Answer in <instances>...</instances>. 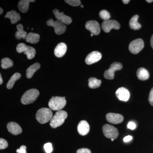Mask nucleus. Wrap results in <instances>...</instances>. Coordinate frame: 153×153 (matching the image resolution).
Masks as SVG:
<instances>
[{"mask_svg": "<svg viewBox=\"0 0 153 153\" xmlns=\"http://www.w3.org/2000/svg\"><path fill=\"white\" fill-rule=\"evenodd\" d=\"M66 3L73 7H77L81 4V1L79 0H67L65 1Z\"/></svg>", "mask_w": 153, "mask_h": 153, "instance_id": "c756f323", "label": "nucleus"}, {"mask_svg": "<svg viewBox=\"0 0 153 153\" xmlns=\"http://www.w3.org/2000/svg\"><path fill=\"white\" fill-rule=\"evenodd\" d=\"M21 77V74L19 73H15L9 80V82L7 84V87L8 89H11L13 87L15 82L17 80Z\"/></svg>", "mask_w": 153, "mask_h": 153, "instance_id": "a878e982", "label": "nucleus"}, {"mask_svg": "<svg viewBox=\"0 0 153 153\" xmlns=\"http://www.w3.org/2000/svg\"><path fill=\"white\" fill-rule=\"evenodd\" d=\"M17 52L19 53L25 52L27 55L28 59H32L34 58L36 54V51L33 47L27 46L26 44L21 43L17 45L16 47Z\"/></svg>", "mask_w": 153, "mask_h": 153, "instance_id": "39448f33", "label": "nucleus"}, {"mask_svg": "<svg viewBox=\"0 0 153 153\" xmlns=\"http://www.w3.org/2000/svg\"><path fill=\"white\" fill-rule=\"evenodd\" d=\"M111 141H113L114 140V139H111Z\"/></svg>", "mask_w": 153, "mask_h": 153, "instance_id": "c03bdc74", "label": "nucleus"}, {"mask_svg": "<svg viewBox=\"0 0 153 153\" xmlns=\"http://www.w3.org/2000/svg\"><path fill=\"white\" fill-rule=\"evenodd\" d=\"M26 150H27V147L23 145L21 146L20 149L17 150L16 152L18 153H27Z\"/></svg>", "mask_w": 153, "mask_h": 153, "instance_id": "72a5a7b5", "label": "nucleus"}, {"mask_svg": "<svg viewBox=\"0 0 153 153\" xmlns=\"http://www.w3.org/2000/svg\"><path fill=\"white\" fill-rule=\"evenodd\" d=\"M116 94L119 100L121 101H128L130 97V93L125 88L121 87L116 91Z\"/></svg>", "mask_w": 153, "mask_h": 153, "instance_id": "2eb2a0df", "label": "nucleus"}, {"mask_svg": "<svg viewBox=\"0 0 153 153\" xmlns=\"http://www.w3.org/2000/svg\"><path fill=\"white\" fill-rule=\"evenodd\" d=\"M99 15L100 18L104 20V21L109 20L111 17L109 13L105 10H102L100 11Z\"/></svg>", "mask_w": 153, "mask_h": 153, "instance_id": "c85d7f7f", "label": "nucleus"}, {"mask_svg": "<svg viewBox=\"0 0 153 153\" xmlns=\"http://www.w3.org/2000/svg\"><path fill=\"white\" fill-rule=\"evenodd\" d=\"M66 104L65 97H52L49 102V108L53 111H59L63 109Z\"/></svg>", "mask_w": 153, "mask_h": 153, "instance_id": "7ed1b4c3", "label": "nucleus"}, {"mask_svg": "<svg viewBox=\"0 0 153 153\" xmlns=\"http://www.w3.org/2000/svg\"><path fill=\"white\" fill-rule=\"evenodd\" d=\"M122 1L123 2L124 4H127L130 1L129 0H123V1Z\"/></svg>", "mask_w": 153, "mask_h": 153, "instance_id": "58836bf2", "label": "nucleus"}, {"mask_svg": "<svg viewBox=\"0 0 153 153\" xmlns=\"http://www.w3.org/2000/svg\"><path fill=\"white\" fill-rule=\"evenodd\" d=\"M90 130V126L87 121L82 120L80 121L77 126V131L79 134L85 136L87 134Z\"/></svg>", "mask_w": 153, "mask_h": 153, "instance_id": "dca6fc26", "label": "nucleus"}, {"mask_svg": "<svg viewBox=\"0 0 153 153\" xmlns=\"http://www.w3.org/2000/svg\"><path fill=\"white\" fill-rule=\"evenodd\" d=\"M67 112L65 111H57L50 121V126L53 128H55L62 125L67 117Z\"/></svg>", "mask_w": 153, "mask_h": 153, "instance_id": "f03ea898", "label": "nucleus"}, {"mask_svg": "<svg viewBox=\"0 0 153 153\" xmlns=\"http://www.w3.org/2000/svg\"><path fill=\"white\" fill-rule=\"evenodd\" d=\"M44 149L45 152L47 153H51L53 151L52 144L51 143H48L44 145Z\"/></svg>", "mask_w": 153, "mask_h": 153, "instance_id": "7c9ffc66", "label": "nucleus"}, {"mask_svg": "<svg viewBox=\"0 0 153 153\" xmlns=\"http://www.w3.org/2000/svg\"><path fill=\"white\" fill-rule=\"evenodd\" d=\"M138 15H135L130 20L129 26L131 29L134 30H138L141 27V26L138 22Z\"/></svg>", "mask_w": 153, "mask_h": 153, "instance_id": "b1692460", "label": "nucleus"}, {"mask_svg": "<svg viewBox=\"0 0 153 153\" xmlns=\"http://www.w3.org/2000/svg\"><path fill=\"white\" fill-rule=\"evenodd\" d=\"M7 128L8 131L11 134L15 135L20 134L22 132V129L20 125L14 122H11L8 123L7 125Z\"/></svg>", "mask_w": 153, "mask_h": 153, "instance_id": "f3484780", "label": "nucleus"}, {"mask_svg": "<svg viewBox=\"0 0 153 153\" xmlns=\"http://www.w3.org/2000/svg\"><path fill=\"white\" fill-rule=\"evenodd\" d=\"M85 27L86 29L89 30L93 35L97 36L100 33V26L98 22L96 21H88L86 22Z\"/></svg>", "mask_w": 153, "mask_h": 153, "instance_id": "9b49d317", "label": "nucleus"}, {"mask_svg": "<svg viewBox=\"0 0 153 153\" xmlns=\"http://www.w3.org/2000/svg\"><path fill=\"white\" fill-rule=\"evenodd\" d=\"M149 101L150 104L153 106V87L151 89L149 96Z\"/></svg>", "mask_w": 153, "mask_h": 153, "instance_id": "f704fd0d", "label": "nucleus"}, {"mask_svg": "<svg viewBox=\"0 0 153 153\" xmlns=\"http://www.w3.org/2000/svg\"><path fill=\"white\" fill-rule=\"evenodd\" d=\"M102 131L105 136L108 138L116 139L119 136V132L117 128L113 126L105 124L102 127Z\"/></svg>", "mask_w": 153, "mask_h": 153, "instance_id": "0eeeda50", "label": "nucleus"}, {"mask_svg": "<svg viewBox=\"0 0 153 153\" xmlns=\"http://www.w3.org/2000/svg\"><path fill=\"white\" fill-rule=\"evenodd\" d=\"M76 153H91V151L87 148L79 149L76 151Z\"/></svg>", "mask_w": 153, "mask_h": 153, "instance_id": "473e14b6", "label": "nucleus"}, {"mask_svg": "<svg viewBox=\"0 0 153 153\" xmlns=\"http://www.w3.org/2000/svg\"><path fill=\"white\" fill-rule=\"evenodd\" d=\"M8 146V144L6 140L2 138L0 139V149L1 150L6 149Z\"/></svg>", "mask_w": 153, "mask_h": 153, "instance_id": "2f4dec72", "label": "nucleus"}, {"mask_svg": "<svg viewBox=\"0 0 153 153\" xmlns=\"http://www.w3.org/2000/svg\"><path fill=\"white\" fill-rule=\"evenodd\" d=\"M80 7H81V8H83V6L82 5H80Z\"/></svg>", "mask_w": 153, "mask_h": 153, "instance_id": "37998d69", "label": "nucleus"}, {"mask_svg": "<svg viewBox=\"0 0 153 153\" xmlns=\"http://www.w3.org/2000/svg\"><path fill=\"white\" fill-rule=\"evenodd\" d=\"M120 27L119 23L115 20L105 21L102 24V28L105 33H109L110 30L113 29L119 30Z\"/></svg>", "mask_w": 153, "mask_h": 153, "instance_id": "9d476101", "label": "nucleus"}, {"mask_svg": "<svg viewBox=\"0 0 153 153\" xmlns=\"http://www.w3.org/2000/svg\"><path fill=\"white\" fill-rule=\"evenodd\" d=\"M67 51V46L65 43H60L55 47L54 53L57 57H63L66 54Z\"/></svg>", "mask_w": 153, "mask_h": 153, "instance_id": "a211bd4d", "label": "nucleus"}, {"mask_svg": "<svg viewBox=\"0 0 153 153\" xmlns=\"http://www.w3.org/2000/svg\"><path fill=\"white\" fill-rule=\"evenodd\" d=\"M5 18L10 19L11 23L13 24H16L21 20V16L19 14L14 10L8 12L6 13Z\"/></svg>", "mask_w": 153, "mask_h": 153, "instance_id": "6ab92c4d", "label": "nucleus"}, {"mask_svg": "<svg viewBox=\"0 0 153 153\" xmlns=\"http://www.w3.org/2000/svg\"><path fill=\"white\" fill-rule=\"evenodd\" d=\"M93 36V34H91V36Z\"/></svg>", "mask_w": 153, "mask_h": 153, "instance_id": "a18cd8bd", "label": "nucleus"}, {"mask_svg": "<svg viewBox=\"0 0 153 153\" xmlns=\"http://www.w3.org/2000/svg\"><path fill=\"white\" fill-rule=\"evenodd\" d=\"M3 82L2 78L1 75V74H0V84H1H1H2Z\"/></svg>", "mask_w": 153, "mask_h": 153, "instance_id": "ea45409f", "label": "nucleus"}, {"mask_svg": "<svg viewBox=\"0 0 153 153\" xmlns=\"http://www.w3.org/2000/svg\"><path fill=\"white\" fill-rule=\"evenodd\" d=\"M0 10H1V12H0V14H1H1L3 13V9L1 8H0Z\"/></svg>", "mask_w": 153, "mask_h": 153, "instance_id": "79ce46f5", "label": "nucleus"}, {"mask_svg": "<svg viewBox=\"0 0 153 153\" xmlns=\"http://www.w3.org/2000/svg\"><path fill=\"white\" fill-rule=\"evenodd\" d=\"M53 114L51 109L43 108L38 110L36 114V119L41 124H44L51 121Z\"/></svg>", "mask_w": 153, "mask_h": 153, "instance_id": "f257e3e1", "label": "nucleus"}, {"mask_svg": "<svg viewBox=\"0 0 153 153\" xmlns=\"http://www.w3.org/2000/svg\"><path fill=\"white\" fill-rule=\"evenodd\" d=\"M144 44L142 39L139 38L134 40L129 45V50L131 53L137 54L139 53L144 48Z\"/></svg>", "mask_w": 153, "mask_h": 153, "instance_id": "6e6552de", "label": "nucleus"}, {"mask_svg": "<svg viewBox=\"0 0 153 153\" xmlns=\"http://www.w3.org/2000/svg\"><path fill=\"white\" fill-rule=\"evenodd\" d=\"M88 86L91 88H99L101 84V81L95 77H91L88 80Z\"/></svg>", "mask_w": 153, "mask_h": 153, "instance_id": "bb28decb", "label": "nucleus"}, {"mask_svg": "<svg viewBox=\"0 0 153 153\" xmlns=\"http://www.w3.org/2000/svg\"><path fill=\"white\" fill-rule=\"evenodd\" d=\"M40 36L36 33H30L28 34L26 38V41L31 44H36L39 42Z\"/></svg>", "mask_w": 153, "mask_h": 153, "instance_id": "393cba45", "label": "nucleus"}, {"mask_svg": "<svg viewBox=\"0 0 153 153\" xmlns=\"http://www.w3.org/2000/svg\"><path fill=\"white\" fill-rule=\"evenodd\" d=\"M1 63V66L4 69H7V68H10L13 65V61L8 57H6L2 59Z\"/></svg>", "mask_w": 153, "mask_h": 153, "instance_id": "cd10ccee", "label": "nucleus"}, {"mask_svg": "<svg viewBox=\"0 0 153 153\" xmlns=\"http://www.w3.org/2000/svg\"><path fill=\"white\" fill-rule=\"evenodd\" d=\"M151 45L152 48L153 49V35L152 36V38H151Z\"/></svg>", "mask_w": 153, "mask_h": 153, "instance_id": "4c0bfd02", "label": "nucleus"}, {"mask_svg": "<svg viewBox=\"0 0 153 153\" xmlns=\"http://www.w3.org/2000/svg\"><path fill=\"white\" fill-rule=\"evenodd\" d=\"M34 2H35V0H22L19 1L18 7L21 12L26 13L29 10L30 3Z\"/></svg>", "mask_w": 153, "mask_h": 153, "instance_id": "aec40b11", "label": "nucleus"}, {"mask_svg": "<svg viewBox=\"0 0 153 153\" xmlns=\"http://www.w3.org/2000/svg\"><path fill=\"white\" fill-rule=\"evenodd\" d=\"M17 29L18 31L15 34L16 38L18 40H20L22 38H23L24 39H26L28 35L27 33L24 31L23 25L22 24H19L17 25Z\"/></svg>", "mask_w": 153, "mask_h": 153, "instance_id": "4be33fe9", "label": "nucleus"}, {"mask_svg": "<svg viewBox=\"0 0 153 153\" xmlns=\"http://www.w3.org/2000/svg\"><path fill=\"white\" fill-rule=\"evenodd\" d=\"M106 119L110 123L117 124L123 121L124 117L121 114L109 113L106 114Z\"/></svg>", "mask_w": 153, "mask_h": 153, "instance_id": "ddd939ff", "label": "nucleus"}, {"mask_svg": "<svg viewBox=\"0 0 153 153\" xmlns=\"http://www.w3.org/2000/svg\"><path fill=\"white\" fill-rule=\"evenodd\" d=\"M53 13L57 20L62 22L63 24L68 25H70L72 22V19L70 17L65 15L63 12L60 13L58 10L55 9V10H53Z\"/></svg>", "mask_w": 153, "mask_h": 153, "instance_id": "4468645a", "label": "nucleus"}, {"mask_svg": "<svg viewBox=\"0 0 153 153\" xmlns=\"http://www.w3.org/2000/svg\"><path fill=\"white\" fill-rule=\"evenodd\" d=\"M102 58L100 52L94 51L88 54L85 58V62L88 65H91L99 61Z\"/></svg>", "mask_w": 153, "mask_h": 153, "instance_id": "f8f14e48", "label": "nucleus"}, {"mask_svg": "<svg viewBox=\"0 0 153 153\" xmlns=\"http://www.w3.org/2000/svg\"><path fill=\"white\" fill-rule=\"evenodd\" d=\"M127 127L129 129H130L131 130H134L136 128V124L133 122L130 121L128 124Z\"/></svg>", "mask_w": 153, "mask_h": 153, "instance_id": "c9c22d12", "label": "nucleus"}, {"mask_svg": "<svg viewBox=\"0 0 153 153\" xmlns=\"http://www.w3.org/2000/svg\"><path fill=\"white\" fill-rule=\"evenodd\" d=\"M132 137L131 136L128 135L125 137L123 138V141L124 142L127 143L130 141L132 140Z\"/></svg>", "mask_w": 153, "mask_h": 153, "instance_id": "e433bc0d", "label": "nucleus"}, {"mask_svg": "<svg viewBox=\"0 0 153 153\" xmlns=\"http://www.w3.org/2000/svg\"><path fill=\"white\" fill-rule=\"evenodd\" d=\"M146 1L148 3H152L153 1V0H146Z\"/></svg>", "mask_w": 153, "mask_h": 153, "instance_id": "a19ab883", "label": "nucleus"}, {"mask_svg": "<svg viewBox=\"0 0 153 153\" xmlns=\"http://www.w3.org/2000/svg\"><path fill=\"white\" fill-rule=\"evenodd\" d=\"M40 93L37 89L33 88L27 91L22 96L21 102L24 105L33 103L37 99Z\"/></svg>", "mask_w": 153, "mask_h": 153, "instance_id": "20e7f679", "label": "nucleus"}, {"mask_svg": "<svg viewBox=\"0 0 153 153\" xmlns=\"http://www.w3.org/2000/svg\"><path fill=\"white\" fill-rule=\"evenodd\" d=\"M122 65L120 63L114 62L111 64L109 69L105 71L104 76L107 79H112L114 76V72L122 68Z\"/></svg>", "mask_w": 153, "mask_h": 153, "instance_id": "1a4fd4ad", "label": "nucleus"}, {"mask_svg": "<svg viewBox=\"0 0 153 153\" xmlns=\"http://www.w3.org/2000/svg\"><path fill=\"white\" fill-rule=\"evenodd\" d=\"M47 24L49 27H52L55 29V33L57 35H60L66 32V27L63 23L60 21H54L52 19L47 21Z\"/></svg>", "mask_w": 153, "mask_h": 153, "instance_id": "423d86ee", "label": "nucleus"}, {"mask_svg": "<svg viewBox=\"0 0 153 153\" xmlns=\"http://www.w3.org/2000/svg\"><path fill=\"white\" fill-rule=\"evenodd\" d=\"M137 76L140 80H146L149 78V71L144 68H140L138 69L137 72Z\"/></svg>", "mask_w": 153, "mask_h": 153, "instance_id": "5701e85b", "label": "nucleus"}, {"mask_svg": "<svg viewBox=\"0 0 153 153\" xmlns=\"http://www.w3.org/2000/svg\"><path fill=\"white\" fill-rule=\"evenodd\" d=\"M41 67V65L39 63H36L30 66L27 69V73H26V76L27 78H31L33 77L34 73L36 72L37 70L40 68Z\"/></svg>", "mask_w": 153, "mask_h": 153, "instance_id": "412c9836", "label": "nucleus"}]
</instances>
